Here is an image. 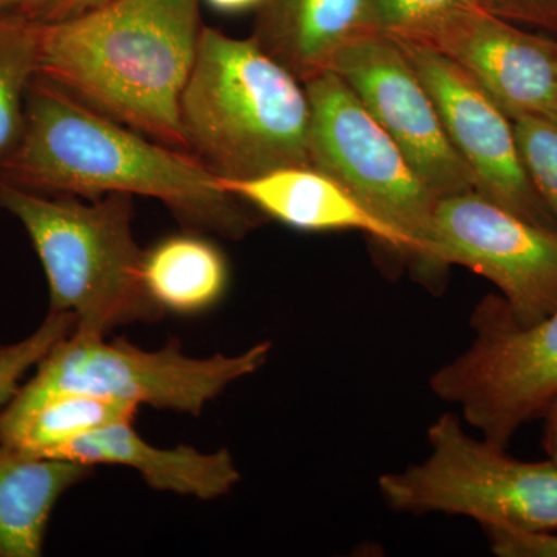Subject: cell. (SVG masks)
Listing matches in <instances>:
<instances>
[{
	"mask_svg": "<svg viewBox=\"0 0 557 557\" xmlns=\"http://www.w3.org/2000/svg\"><path fill=\"white\" fill-rule=\"evenodd\" d=\"M0 182L84 200L131 194L161 201L190 233L240 240L262 220L186 150L170 148L81 104L36 75L20 137L0 163Z\"/></svg>",
	"mask_w": 557,
	"mask_h": 557,
	"instance_id": "obj_1",
	"label": "cell"
},
{
	"mask_svg": "<svg viewBox=\"0 0 557 557\" xmlns=\"http://www.w3.org/2000/svg\"><path fill=\"white\" fill-rule=\"evenodd\" d=\"M200 0H110L40 24L38 73L108 119L186 150L180 100L196 61Z\"/></svg>",
	"mask_w": 557,
	"mask_h": 557,
	"instance_id": "obj_2",
	"label": "cell"
},
{
	"mask_svg": "<svg viewBox=\"0 0 557 557\" xmlns=\"http://www.w3.org/2000/svg\"><path fill=\"white\" fill-rule=\"evenodd\" d=\"M180 121L188 152L220 178L311 166L306 86L251 38L203 25Z\"/></svg>",
	"mask_w": 557,
	"mask_h": 557,
	"instance_id": "obj_3",
	"label": "cell"
},
{
	"mask_svg": "<svg viewBox=\"0 0 557 557\" xmlns=\"http://www.w3.org/2000/svg\"><path fill=\"white\" fill-rule=\"evenodd\" d=\"M0 209L27 231L49 281L50 311L72 313L76 335L106 338L120 325L163 318L143 278L145 251L132 231L134 196L83 201L0 182Z\"/></svg>",
	"mask_w": 557,
	"mask_h": 557,
	"instance_id": "obj_4",
	"label": "cell"
},
{
	"mask_svg": "<svg viewBox=\"0 0 557 557\" xmlns=\"http://www.w3.org/2000/svg\"><path fill=\"white\" fill-rule=\"evenodd\" d=\"M421 463L379 479L381 496L398 512L465 516L486 530L557 531V465L523 461L505 448L475 440L457 413L446 412L428 431Z\"/></svg>",
	"mask_w": 557,
	"mask_h": 557,
	"instance_id": "obj_5",
	"label": "cell"
},
{
	"mask_svg": "<svg viewBox=\"0 0 557 557\" xmlns=\"http://www.w3.org/2000/svg\"><path fill=\"white\" fill-rule=\"evenodd\" d=\"M304 86L311 166L335 178L397 234L403 258L416 262L424 281H437L443 270L435 256L434 194L338 73L327 70Z\"/></svg>",
	"mask_w": 557,
	"mask_h": 557,
	"instance_id": "obj_6",
	"label": "cell"
},
{
	"mask_svg": "<svg viewBox=\"0 0 557 557\" xmlns=\"http://www.w3.org/2000/svg\"><path fill=\"white\" fill-rule=\"evenodd\" d=\"M273 344H255L236 357L190 358L177 339L148 351L116 339L72 335L51 348L35 379L11 405H28L51 392H81L132 406H150L199 417L230 384L252 375L269 361Z\"/></svg>",
	"mask_w": 557,
	"mask_h": 557,
	"instance_id": "obj_7",
	"label": "cell"
},
{
	"mask_svg": "<svg viewBox=\"0 0 557 557\" xmlns=\"http://www.w3.org/2000/svg\"><path fill=\"white\" fill-rule=\"evenodd\" d=\"M474 341L431 376L435 397L460 408L482 437L507 448L528 421L557 399V310L522 325L490 296L471 319Z\"/></svg>",
	"mask_w": 557,
	"mask_h": 557,
	"instance_id": "obj_8",
	"label": "cell"
},
{
	"mask_svg": "<svg viewBox=\"0 0 557 557\" xmlns=\"http://www.w3.org/2000/svg\"><path fill=\"white\" fill-rule=\"evenodd\" d=\"M434 234L440 269L467 267L493 282L519 324L557 310V230L468 190L437 201Z\"/></svg>",
	"mask_w": 557,
	"mask_h": 557,
	"instance_id": "obj_9",
	"label": "cell"
},
{
	"mask_svg": "<svg viewBox=\"0 0 557 557\" xmlns=\"http://www.w3.org/2000/svg\"><path fill=\"white\" fill-rule=\"evenodd\" d=\"M370 115L397 143L435 199L475 190L474 178L450 145L437 106L397 40L366 30L333 61Z\"/></svg>",
	"mask_w": 557,
	"mask_h": 557,
	"instance_id": "obj_10",
	"label": "cell"
},
{
	"mask_svg": "<svg viewBox=\"0 0 557 557\" xmlns=\"http://www.w3.org/2000/svg\"><path fill=\"white\" fill-rule=\"evenodd\" d=\"M394 39L437 106L450 145L471 172L475 190L528 222L557 230L531 183L507 113L448 58L420 44Z\"/></svg>",
	"mask_w": 557,
	"mask_h": 557,
	"instance_id": "obj_11",
	"label": "cell"
},
{
	"mask_svg": "<svg viewBox=\"0 0 557 557\" xmlns=\"http://www.w3.org/2000/svg\"><path fill=\"white\" fill-rule=\"evenodd\" d=\"M394 38L448 58L478 81L512 121L557 113V40L467 5Z\"/></svg>",
	"mask_w": 557,
	"mask_h": 557,
	"instance_id": "obj_12",
	"label": "cell"
},
{
	"mask_svg": "<svg viewBox=\"0 0 557 557\" xmlns=\"http://www.w3.org/2000/svg\"><path fill=\"white\" fill-rule=\"evenodd\" d=\"M134 421L110 424L51 450L46 457L76 463L135 469L152 490L212 500L239 483L240 472L226 449L201 453L190 446L157 448L139 437Z\"/></svg>",
	"mask_w": 557,
	"mask_h": 557,
	"instance_id": "obj_13",
	"label": "cell"
},
{
	"mask_svg": "<svg viewBox=\"0 0 557 557\" xmlns=\"http://www.w3.org/2000/svg\"><path fill=\"white\" fill-rule=\"evenodd\" d=\"M220 178V177H219ZM223 188L260 214L300 231L355 230L401 255L397 234L335 178L313 166H289L247 180H223Z\"/></svg>",
	"mask_w": 557,
	"mask_h": 557,
	"instance_id": "obj_14",
	"label": "cell"
},
{
	"mask_svg": "<svg viewBox=\"0 0 557 557\" xmlns=\"http://www.w3.org/2000/svg\"><path fill=\"white\" fill-rule=\"evenodd\" d=\"M368 5L369 0H263L251 39L307 83L369 30Z\"/></svg>",
	"mask_w": 557,
	"mask_h": 557,
	"instance_id": "obj_15",
	"label": "cell"
},
{
	"mask_svg": "<svg viewBox=\"0 0 557 557\" xmlns=\"http://www.w3.org/2000/svg\"><path fill=\"white\" fill-rule=\"evenodd\" d=\"M91 467L0 445V557H38L58 498Z\"/></svg>",
	"mask_w": 557,
	"mask_h": 557,
	"instance_id": "obj_16",
	"label": "cell"
},
{
	"mask_svg": "<svg viewBox=\"0 0 557 557\" xmlns=\"http://www.w3.org/2000/svg\"><path fill=\"white\" fill-rule=\"evenodd\" d=\"M137 406L81 392H51L0 412V445L46 457L73 440L110 424L134 421Z\"/></svg>",
	"mask_w": 557,
	"mask_h": 557,
	"instance_id": "obj_17",
	"label": "cell"
},
{
	"mask_svg": "<svg viewBox=\"0 0 557 557\" xmlns=\"http://www.w3.org/2000/svg\"><path fill=\"white\" fill-rule=\"evenodd\" d=\"M143 278L150 298L161 309L194 314L222 298L228 284V265L203 234L186 231L145 251Z\"/></svg>",
	"mask_w": 557,
	"mask_h": 557,
	"instance_id": "obj_18",
	"label": "cell"
},
{
	"mask_svg": "<svg viewBox=\"0 0 557 557\" xmlns=\"http://www.w3.org/2000/svg\"><path fill=\"white\" fill-rule=\"evenodd\" d=\"M40 22L0 14V163L24 121L25 97L38 73Z\"/></svg>",
	"mask_w": 557,
	"mask_h": 557,
	"instance_id": "obj_19",
	"label": "cell"
},
{
	"mask_svg": "<svg viewBox=\"0 0 557 557\" xmlns=\"http://www.w3.org/2000/svg\"><path fill=\"white\" fill-rule=\"evenodd\" d=\"M531 183L557 223V113L512 121Z\"/></svg>",
	"mask_w": 557,
	"mask_h": 557,
	"instance_id": "obj_20",
	"label": "cell"
},
{
	"mask_svg": "<svg viewBox=\"0 0 557 557\" xmlns=\"http://www.w3.org/2000/svg\"><path fill=\"white\" fill-rule=\"evenodd\" d=\"M76 318L72 313L49 311L46 321L28 338L0 347V412L20 391L25 373L39 366L51 348L72 335Z\"/></svg>",
	"mask_w": 557,
	"mask_h": 557,
	"instance_id": "obj_21",
	"label": "cell"
},
{
	"mask_svg": "<svg viewBox=\"0 0 557 557\" xmlns=\"http://www.w3.org/2000/svg\"><path fill=\"white\" fill-rule=\"evenodd\" d=\"M475 0H369L368 28L401 36Z\"/></svg>",
	"mask_w": 557,
	"mask_h": 557,
	"instance_id": "obj_22",
	"label": "cell"
},
{
	"mask_svg": "<svg viewBox=\"0 0 557 557\" xmlns=\"http://www.w3.org/2000/svg\"><path fill=\"white\" fill-rule=\"evenodd\" d=\"M475 5L515 24L557 33V0H475Z\"/></svg>",
	"mask_w": 557,
	"mask_h": 557,
	"instance_id": "obj_23",
	"label": "cell"
},
{
	"mask_svg": "<svg viewBox=\"0 0 557 557\" xmlns=\"http://www.w3.org/2000/svg\"><path fill=\"white\" fill-rule=\"evenodd\" d=\"M494 555L500 557H557L555 533H516V531L486 530Z\"/></svg>",
	"mask_w": 557,
	"mask_h": 557,
	"instance_id": "obj_24",
	"label": "cell"
},
{
	"mask_svg": "<svg viewBox=\"0 0 557 557\" xmlns=\"http://www.w3.org/2000/svg\"><path fill=\"white\" fill-rule=\"evenodd\" d=\"M108 2L110 0H46L42 7L36 11L33 21L49 24V22L67 20V17L76 16V14Z\"/></svg>",
	"mask_w": 557,
	"mask_h": 557,
	"instance_id": "obj_25",
	"label": "cell"
},
{
	"mask_svg": "<svg viewBox=\"0 0 557 557\" xmlns=\"http://www.w3.org/2000/svg\"><path fill=\"white\" fill-rule=\"evenodd\" d=\"M46 0H0V14L2 16H24L33 21L36 11Z\"/></svg>",
	"mask_w": 557,
	"mask_h": 557,
	"instance_id": "obj_26",
	"label": "cell"
},
{
	"mask_svg": "<svg viewBox=\"0 0 557 557\" xmlns=\"http://www.w3.org/2000/svg\"><path fill=\"white\" fill-rule=\"evenodd\" d=\"M212 9L223 13H240V11L258 10L263 0H207Z\"/></svg>",
	"mask_w": 557,
	"mask_h": 557,
	"instance_id": "obj_27",
	"label": "cell"
},
{
	"mask_svg": "<svg viewBox=\"0 0 557 557\" xmlns=\"http://www.w3.org/2000/svg\"><path fill=\"white\" fill-rule=\"evenodd\" d=\"M544 443L549 460L557 465V418H547Z\"/></svg>",
	"mask_w": 557,
	"mask_h": 557,
	"instance_id": "obj_28",
	"label": "cell"
},
{
	"mask_svg": "<svg viewBox=\"0 0 557 557\" xmlns=\"http://www.w3.org/2000/svg\"><path fill=\"white\" fill-rule=\"evenodd\" d=\"M545 418H557V399L553 403L552 408L548 409L547 416Z\"/></svg>",
	"mask_w": 557,
	"mask_h": 557,
	"instance_id": "obj_29",
	"label": "cell"
}]
</instances>
